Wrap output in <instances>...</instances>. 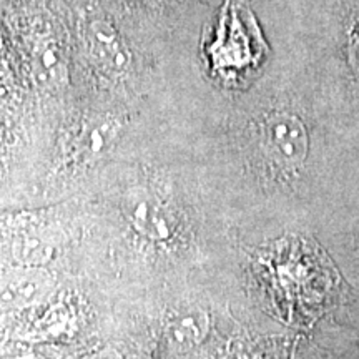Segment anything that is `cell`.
<instances>
[{
  "label": "cell",
  "instance_id": "6da1fadb",
  "mask_svg": "<svg viewBox=\"0 0 359 359\" xmlns=\"http://www.w3.org/2000/svg\"><path fill=\"white\" fill-rule=\"evenodd\" d=\"M123 213L142 236L165 241L173 235V218L165 205L145 188H133L125 195Z\"/></svg>",
  "mask_w": 359,
  "mask_h": 359
},
{
  "label": "cell",
  "instance_id": "7a4b0ae2",
  "mask_svg": "<svg viewBox=\"0 0 359 359\" xmlns=\"http://www.w3.org/2000/svg\"><path fill=\"white\" fill-rule=\"evenodd\" d=\"M268 154L278 163L293 167L306 158L308 133L302 120L290 114H275L264 123Z\"/></svg>",
  "mask_w": 359,
  "mask_h": 359
},
{
  "label": "cell",
  "instance_id": "3957f363",
  "mask_svg": "<svg viewBox=\"0 0 359 359\" xmlns=\"http://www.w3.org/2000/svg\"><path fill=\"white\" fill-rule=\"evenodd\" d=\"M53 280L45 269L19 268L0 276V309H24L50 293Z\"/></svg>",
  "mask_w": 359,
  "mask_h": 359
},
{
  "label": "cell",
  "instance_id": "277c9868",
  "mask_svg": "<svg viewBox=\"0 0 359 359\" xmlns=\"http://www.w3.org/2000/svg\"><path fill=\"white\" fill-rule=\"evenodd\" d=\"M88 48L103 69L122 72L130 64V52L115 27L105 20H95L88 29Z\"/></svg>",
  "mask_w": 359,
  "mask_h": 359
},
{
  "label": "cell",
  "instance_id": "5b68a950",
  "mask_svg": "<svg viewBox=\"0 0 359 359\" xmlns=\"http://www.w3.org/2000/svg\"><path fill=\"white\" fill-rule=\"evenodd\" d=\"M208 327V316L196 308L175 309L172 318L167 321L170 338L180 344L196 343L203 338Z\"/></svg>",
  "mask_w": 359,
  "mask_h": 359
},
{
  "label": "cell",
  "instance_id": "8992f818",
  "mask_svg": "<svg viewBox=\"0 0 359 359\" xmlns=\"http://www.w3.org/2000/svg\"><path fill=\"white\" fill-rule=\"evenodd\" d=\"M35 72H37L40 82L47 85H57L65 79L64 62H62L58 50L53 45H45L37 52Z\"/></svg>",
  "mask_w": 359,
  "mask_h": 359
},
{
  "label": "cell",
  "instance_id": "52a82bcc",
  "mask_svg": "<svg viewBox=\"0 0 359 359\" xmlns=\"http://www.w3.org/2000/svg\"><path fill=\"white\" fill-rule=\"evenodd\" d=\"M0 47H2V39H0Z\"/></svg>",
  "mask_w": 359,
  "mask_h": 359
}]
</instances>
